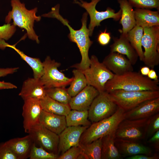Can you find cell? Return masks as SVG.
Segmentation results:
<instances>
[{"label":"cell","mask_w":159,"mask_h":159,"mask_svg":"<svg viewBox=\"0 0 159 159\" xmlns=\"http://www.w3.org/2000/svg\"><path fill=\"white\" fill-rule=\"evenodd\" d=\"M6 142L17 159L29 158L34 144L32 138L29 134L23 137L11 139Z\"/></svg>","instance_id":"44dd1931"},{"label":"cell","mask_w":159,"mask_h":159,"mask_svg":"<svg viewBox=\"0 0 159 159\" xmlns=\"http://www.w3.org/2000/svg\"><path fill=\"white\" fill-rule=\"evenodd\" d=\"M148 143L151 145L157 150L159 149V130L153 135L148 140Z\"/></svg>","instance_id":"ab89813d"},{"label":"cell","mask_w":159,"mask_h":159,"mask_svg":"<svg viewBox=\"0 0 159 159\" xmlns=\"http://www.w3.org/2000/svg\"><path fill=\"white\" fill-rule=\"evenodd\" d=\"M65 118L67 127L89 126L92 124L88 118V110H71Z\"/></svg>","instance_id":"83f0119b"},{"label":"cell","mask_w":159,"mask_h":159,"mask_svg":"<svg viewBox=\"0 0 159 159\" xmlns=\"http://www.w3.org/2000/svg\"><path fill=\"white\" fill-rule=\"evenodd\" d=\"M19 95L24 100L29 98L40 100L46 94L40 79L33 77L28 78L24 81Z\"/></svg>","instance_id":"ac0fdd59"},{"label":"cell","mask_w":159,"mask_h":159,"mask_svg":"<svg viewBox=\"0 0 159 159\" xmlns=\"http://www.w3.org/2000/svg\"><path fill=\"white\" fill-rule=\"evenodd\" d=\"M134 14L136 26L143 28L159 26V11L135 8Z\"/></svg>","instance_id":"cb8c5ba5"},{"label":"cell","mask_w":159,"mask_h":159,"mask_svg":"<svg viewBox=\"0 0 159 159\" xmlns=\"http://www.w3.org/2000/svg\"><path fill=\"white\" fill-rule=\"evenodd\" d=\"M43 63L44 73L40 79L45 89L65 87L70 84L73 77H68L59 70L58 68L61 65L60 63L47 56Z\"/></svg>","instance_id":"30bf717a"},{"label":"cell","mask_w":159,"mask_h":159,"mask_svg":"<svg viewBox=\"0 0 159 159\" xmlns=\"http://www.w3.org/2000/svg\"><path fill=\"white\" fill-rule=\"evenodd\" d=\"M10 3L12 9L5 17L6 23H10L12 20L13 24L15 26L26 30L29 39L39 44V36L34 29V21H39L41 19L40 16L36 15L37 7L28 10L26 8L25 4L20 0H11Z\"/></svg>","instance_id":"3957f363"},{"label":"cell","mask_w":159,"mask_h":159,"mask_svg":"<svg viewBox=\"0 0 159 159\" xmlns=\"http://www.w3.org/2000/svg\"><path fill=\"white\" fill-rule=\"evenodd\" d=\"M159 112V97L145 101L125 111V119L136 120L148 118Z\"/></svg>","instance_id":"9a60e30c"},{"label":"cell","mask_w":159,"mask_h":159,"mask_svg":"<svg viewBox=\"0 0 159 159\" xmlns=\"http://www.w3.org/2000/svg\"><path fill=\"white\" fill-rule=\"evenodd\" d=\"M115 133L102 137L101 159H119L122 157L115 145Z\"/></svg>","instance_id":"d4e9b609"},{"label":"cell","mask_w":159,"mask_h":159,"mask_svg":"<svg viewBox=\"0 0 159 159\" xmlns=\"http://www.w3.org/2000/svg\"><path fill=\"white\" fill-rule=\"evenodd\" d=\"M99 93L94 87L87 85L77 94L72 97L69 105L71 110H88L93 100Z\"/></svg>","instance_id":"e0dca14e"},{"label":"cell","mask_w":159,"mask_h":159,"mask_svg":"<svg viewBox=\"0 0 159 159\" xmlns=\"http://www.w3.org/2000/svg\"><path fill=\"white\" fill-rule=\"evenodd\" d=\"M159 130V113H158L149 117L146 128L145 138H150Z\"/></svg>","instance_id":"e575fe53"},{"label":"cell","mask_w":159,"mask_h":159,"mask_svg":"<svg viewBox=\"0 0 159 159\" xmlns=\"http://www.w3.org/2000/svg\"><path fill=\"white\" fill-rule=\"evenodd\" d=\"M90 59L89 67L82 70L87 85L94 87L99 93L104 92L106 83L113 77L114 74L100 62L95 55L91 56Z\"/></svg>","instance_id":"52a82bcc"},{"label":"cell","mask_w":159,"mask_h":159,"mask_svg":"<svg viewBox=\"0 0 159 159\" xmlns=\"http://www.w3.org/2000/svg\"><path fill=\"white\" fill-rule=\"evenodd\" d=\"M106 29L103 31H100L97 37V41L102 46L107 45L110 42L111 39L110 33L107 32Z\"/></svg>","instance_id":"f35d334b"},{"label":"cell","mask_w":159,"mask_h":159,"mask_svg":"<svg viewBox=\"0 0 159 159\" xmlns=\"http://www.w3.org/2000/svg\"><path fill=\"white\" fill-rule=\"evenodd\" d=\"M16 30V26L10 23L0 26V38L8 40L13 36Z\"/></svg>","instance_id":"d590c367"},{"label":"cell","mask_w":159,"mask_h":159,"mask_svg":"<svg viewBox=\"0 0 159 159\" xmlns=\"http://www.w3.org/2000/svg\"><path fill=\"white\" fill-rule=\"evenodd\" d=\"M89 126H79L67 127L59 135V154L60 155L63 154L72 147L79 146L80 145V139L82 135Z\"/></svg>","instance_id":"5bb4252c"},{"label":"cell","mask_w":159,"mask_h":159,"mask_svg":"<svg viewBox=\"0 0 159 159\" xmlns=\"http://www.w3.org/2000/svg\"><path fill=\"white\" fill-rule=\"evenodd\" d=\"M108 93L118 107L125 111L145 101L159 97V91H128L116 90Z\"/></svg>","instance_id":"5b68a950"},{"label":"cell","mask_w":159,"mask_h":159,"mask_svg":"<svg viewBox=\"0 0 159 159\" xmlns=\"http://www.w3.org/2000/svg\"><path fill=\"white\" fill-rule=\"evenodd\" d=\"M143 32V28L136 25L126 34L128 40L137 52L140 60L142 61H143L144 57L141 45Z\"/></svg>","instance_id":"f1b7e54d"},{"label":"cell","mask_w":159,"mask_h":159,"mask_svg":"<svg viewBox=\"0 0 159 159\" xmlns=\"http://www.w3.org/2000/svg\"><path fill=\"white\" fill-rule=\"evenodd\" d=\"M39 122L58 135L67 127L65 116L50 113L43 110L40 115Z\"/></svg>","instance_id":"7402d4cb"},{"label":"cell","mask_w":159,"mask_h":159,"mask_svg":"<svg viewBox=\"0 0 159 159\" xmlns=\"http://www.w3.org/2000/svg\"><path fill=\"white\" fill-rule=\"evenodd\" d=\"M125 112L119 107L112 115L92 123L82 135L80 144L89 143L105 136L115 133L119 124L125 119Z\"/></svg>","instance_id":"277c9868"},{"label":"cell","mask_w":159,"mask_h":159,"mask_svg":"<svg viewBox=\"0 0 159 159\" xmlns=\"http://www.w3.org/2000/svg\"><path fill=\"white\" fill-rule=\"evenodd\" d=\"M118 107L108 93H99L88 110V119L92 123L97 122L112 115Z\"/></svg>","instance_id":"ba28073f"},{"label":"cell","mask_w":159,"mask_h":159,"mask_svg":"<svg viewBox=\"0 0 159 159\" xmlns=\"http://www.w3.org/2000/svg\"><path fill=\"white\" fill-rule=\"evenodd\" d=\"M102 63L115 75H120L133 71V65L124 55L116 52H110Z\"/></svg>","instance_id":"2e32d148"},{"label":"cell","mask_w":159,"mask_h":159,"mask_svg":"<svg viewBox=\"0 0 159 159\" xmlns=\"http://www.w3.org/2000/svg\"><path fill=\"white\" fill-rule=\"evenodd\" d=\"M159 157L157 155L150 156L145 154H138L127 157V159H158Z\"/></svg>","instance_id":"b9f144b4"},{"label":"cell","mask_w":159,"mask_h":159,"mask_svg":"<svg viewBox=\"0 0 159 159\" xmlns=\"http://www.w3.org/2000/svg\"><path fill=\"white\" fill-rule=\"evenodd\" d=\"M17 88L16 86L11 83L0 81V89H16Z\"/></svg>","instance_id":"7bdbcfd3"},{"label":"cell","mask_w":159,"mask_h":159,"mask_svg":"<svg viewBox=\"0 0 159 159\" xmlns=\"http://www.w3.org/2000/svg\"><path fill=\"white\" fill-rule=\"evenodd\" d=\"M141 45L144 49L143 62L153 69L159 64V26L143 28Z\"/></svg>","instance_id":"8992f818"},{"label":"cell","mask_w":159,"mask_h":159,"mask_svg":"<svg viewBox=\"0 0 159 159\" xmlns=\"http://www.w3.org/2000/svg\"><path fill=\"white\" fill-rule=\"evenodd\" d=\"M46 95L52 99L61 103L69 104L71 97L65 87H60L46 89Z\"/></svg>","instance_id":"1f68e13d"},{"label":"cell","mask_w":159,"mask_h":159,"mask_svg":"<svg viewBox=\"0 0 159 159\" xmlns=\"http://www.w3.org/2000/svg\"><path fill=\"white\" fill-rule=\"evenodd\" d=\"M42 110L40 100L33 98L24 100L22 115L25 132L28 133L34 126L39 123V117Z\"/></svg>","instance_id":"4fadbf2b"},{"label":"cell","mask_w":159,"mask_h":159,"mask_svg":"<svg viewBox=\"0 0 159 159\" xmlns=\"http://www.w3.org/2000/svg\"><path fill=\"white\" fill-rule=\"evenodd\" d=\"M0 159H17L6 142L0 143Z\"/></svg>","instance_id":"74e56055"},{"label":"cell","mask_w":159,"mask_h":159,"mask_svg":"<svg viewBox=\"0 0 159 159\" xmlns=\"http://www.w3.org/2000/svg\"><path fill=\"white\" fill-rule=\"evenodd\" d=\"M159 80H151L139 72H128L122 75H115L106 83L105 91L116 90L128 91H159Z\"/></svg>","instance_id":"7a4b0ae2"},{"label":"cell","mask_w":159,"mask_h":159,"mask_svg":"<svg viewBox=\"0 0 159 159\" xmlns=\"http://www.w3.org/2000/svg\"><path fill=\"white\" fill-rule=\"evenodd\" d=\"M59 7V4H57L51 8L49 12L43 14L42 16L56 18L68 27L69 30L68 37L71 42L76 44L82 57L80 62L72 67L84 70L90 67V59L89 57L88 52L93 42L89 38V31L87 26L88 14L87 12L83 14L81 19L82 26L81 28L79 30H75L69 24L68 21L60 14Z\"/></svg>","instance_id":"6da1fadb"},{"label":"cell","mask_w":159,"mask_h":159,"mask_svg":"<svg viewBox=\"0 0 159 159\" xmlns=\"http://www.w3.org/2000/svg\"><path fill=\"white\" fill-rule=\"evenodd\" d=\"M73 79L67 91L71 97H73L83 90L87 85L86 78L82 71L76 69H73Z\"/></svg>","instance_id":"f546056e"},{"label":"cell","mask_w":159,"mask_h":159,"mask_svg":"<svg viewBox=\"0 0 159 159\" xmlns=\"http://www.w3.org/2000/svg\"><path fill=\"white\" fill-rule=\"evenodd\" d=\"M110 46V52H116L126 56L133 65L137 63L138 55L128 40L126 35L121 34L119 38L114 37Z\"/></svg>","instance_id":"ffe728a7"},{"label":"cell","mask_w":159,"mask_h":159,"mask_svg":"<svg viewBox=\"0 0 159 159\" xmlns=\"http://www.w3.org/2000/svg\"><path fill=\"white\" fill-rule=\"evenodd\" d=\"M102 138L86 144H80L86 159H101Z\"/></svg>","instance_id":"4dcf8cb0"},{"label":"cell","mask_w":159,"mask_h":159,"mask_svg":"<svg viewBox=\"0 0 159 159\" xmlns=\"http://www.w3.org/2000/svg\"><path fill=\"white\" fill-rule=\"evenodd\" d=\"M117 2L122 10L120 23L121 24L122 28L120 30V32L126 35L136 26L134 10L127 0H117Z\"/></svg>","instance_id":"603a6c76"},{"label":"cell","mask_w":159,"mask_h":159,"mask_svg":"<svg viewBox=\"0 0 159 159\" xmlns=\"http://www.w3.org/2000/svg\"><path fill=\"white\" fill-rule=\"evenodd\" d=\"M81 152L82 150L80 145L73 146L63 154L59 155L57 159H77Z\"/></svg>","instance_id":"8d00e7d4"},{"label":"cell","mask_w":159,"mask_h":159,"mask_svg":"<svg viewBox=\"0 0 159 159\" xmlns=\"http://www.w3.org/2000/svg\"><path fill=\"white\" fill-rule=\"evenodd\" d=\"M28 133L36 146L42 147L48 152L58 155L59 135L39 123L34 126Z\"/></svg>","instance_id":"7c38bea8"},{"label":"cell","mask_w":159,"mask_h":159,"mask_svg":"<svg viewBox=\"0 0 159 159\" xmlns=\"http://www.w3.org/2000/svg\"><path fill=\"white\" fill-rule=\"evenodd\" d=\"M59 155L48 152L34 143L32 147L29 158L30 159H57Z\"/></svg>","instance_id":"d6a6232c"},{"label":"cell","mask_w":159,"mask_h":159,"mask_svg":"<svg viewBox=\"0 0 159 159\" xmlns=\"http://www.w3.org/2000/svg\"><path fill=\"white\" fill-rule=\"evenodd\" d=\"M150 79L155 81L159 80L157 75L155 71L153 69H151L147 76Z\"/></svg>","instance_id":"ee69618b"},{"label":"cell","mask_w":159,"mask_h":159,"mask_svg":"<svg viewBox=\"0 0 159 159\" xmlns=\"http://www.w3.org/2000/svg\"><path fill=\"white\" fill-rule=\"evenodd\" d=\"M115 143L122 156L129 157L138 154L150 155L152 153L150 148L136 141L115 138Z\"/></svg>","instance_id":"d6986e66"},{"label":"cell","mask_w":159,"mask_h":159,"mask_svg":"<svg viewBox=\"0 0 159 159\" xmlns=\"http://www.w3.org/2000/svg\"><path fill=\"white\" fill-rule=\"evenodd\" d=\"M19 68L18 67L0 68V77L12 74L17 72Z\"/></svg>","instance_id":"60d3db41"},{"label":"cell","mask_w":159,"mask_h":159,"mask_svg":"<svg viewBox=\"0 0 159 159\" xmlns=\"http://www.w3.org/2000/svg\"><path fill=\"white\" fill-rule=\"evenodd\" d=\"M148 118L124 119L117 128L115 133V138L134 141L145 139Z\"/></svg>","instance_id":"9c48e42d"},{"label":"cell","mask_w":159,"mask_h":159,"mask_svg":"<svg viewBox=\"0 0 159 159\" xmlns=\"http://www.w3.org/2000/svg\"><path fill=\"white\" fill-rule=\"evenodd\" d=\"M5 47H9L14 49L20 55L21 57L32 68L33 72L34 77L40 79L44 73L43 62L39 58L30 57L25 54L15 47V45H11L6 42Z\"/></svg>","instance_id":"4316f807"},{"label":"cell","mask_w":159,"mask_h":159,"mask_svg":"<svg viewBox=\"0 0 159 159\" xmlns=\"http://www.w3.org/2000/svg\"><path fill=\"white\" fill-rule=\"evenodd\" d=\"M150 69V68L147 66L142 67L140 69V73L143 76H147Z\"/></svg>","instance_id":"f6af8a7d"},{"label":"cell","mask_w":159,"mask_h":159,"mask_svg":"<svg viewBox=\"0 0 159 159\" xmlns=\"http://www.w3.org/2000/svg\"><path fill=\"white\" fill-rule=\"evenodd\" d=\"M130 4L136 8L148 9H157L159 10V0H127Z\"/></svg>","instance_id":"836d02e7"},{"label":"cell","mask_w":159,"mask_h":159,"mask_svg":"<svg viewBox=\"0 0 159 159\" xmlns=\"http://www.w3.org/2000/svg\"><path fill=\"white\" fill-rule=\"evenodd\" d=\"M40 100L42 110L50 113L66 116L71 110L69 104L59 102L47 95Z\"/></svg>","instance_id":"484cf974"},{"label":"cell","mask_w":159,"mask_h":159,"mask_svg":"<svg viewBox=\"0 0 159 159\" xmlns=\"http://www.w3.org/2000/svg\"><path fill=\"white\" fill-rule=\"evenodd\" d=\"M74 0L75 3L84 8L89 14L90 22L89 25L90 36H92L95 27L100 25V23L102 21L109 18H112L114 20H119L122 14V10L120 9L117 12L110 7H108L104 11H100L96 8L97 4L101 0H91L87 2L82 0Z\"/></svg>","instance_id":"8fae6325"}]
</instances>
